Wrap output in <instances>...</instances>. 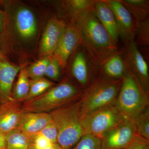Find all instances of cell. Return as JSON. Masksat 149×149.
<instances>
[{
  "mask_svg": "<svg viewBox=\"0 0 149 149\" xmlns=\"http://www.w3.org/2000/svg\"><path fill=\"white\" fill-rule=\"evenodd\" d=\"M83 91L64 79L40 95L22 102L24 112L49 113L80 100Z\"/></svg>",
  "mask_w": 149,
  "mask_h": 149,
  "instance_id": "6da1fadb",
  "label": "cell"
},
{
  "mask_svg": "<svg viewBox=\"0 0 149 149\" xmlns=\"http://www.w3.org/2000/svg\"><path fill=\"white\" fill-rule=\"evenodd\" d=\"M58 132L62 149H72L85 134L81 123L79 100L49 113Z\"/></svg>",
  "mask_w": 149,
  "mask_h": 149,
  "instance_id": "7a4b0ae2",
  "label": "cell"
},
{
  "mask_svg": "<svg viewBox=\"0 0 149 149\" xmlns=\"http://www.w3.org/2000/svg\"><path fill=\"white\" fill-rule=\"evenodd\" d=\"M114 102L125 117L133 120L149 107V92L135 74L127 72Z\"/></svg>",
  "mask_w": 149,
  "mask_h": 149,
  "instance_id": "3957f363",
  "label": "cell"
},
{
  "mask_svg": "<svg viewBox=\"0 0 149 149\" xmlns=\"http://www.w3.org/2000/svg\"><path fill=\"white\" fill-rule=\"evenodd\" d=\"M122 81L103 75L90 84L83 91L79 100L81 118L95 110L113 103L117 97Z\"/></svg>",
  "mask_w": 149,
  "mask_h": 149,
  "instance_id": "277c9868",
  "label": "cell"
},
{
  "mask_svg": "<svg viewBox=\"0 0 149 149\" xmlns=\"http://www.w3.org/2000/svg\"><path fill=\"white\" fill-rule=\"evenodd\" d=\"M114 102L95 110L81 118V124L85 134L101 139L107 132L125 120L126 117Z\"/></svg>",
  "mask_w": 149,
  "mask_h": 149,
  "instance_id": "5b68a950",
  "label": "cell"
},
{
  "mask_svg": "<svg viewBox=\"0 0 149 149\" xmlns=\"http://www.w3.org/2000/svg\"><path fill=\"white\" fill-rule=\"evenodd\" d=\"M78 29L84 40L98 52L111 51L114 48L108 33L91 10L78 15Z\"/></svg>",
  "mask_w": 149,
  "mask_h": 149,
  "instance_id": "8992f818",
  "label": "cell"
},
{
  "mask_svg": "<svg viewBox=\"0 0 149 149\" xmlns=\"http://www.w3.org/2000/svg\"><path fill=\"white\" fill-rule=\"evenodd\" d=\"M137 134L133 121L126 118L101 139L102 149H125Z\"/></svg>",
  "mask_w": 149,
  "mask_h": 149,
  "instance_id": "52a82bcc",
  "label": "cell"
},
{
  "mask_svg": "<svg viewBox=\"0 0 149 149\" xmlns=\"http://www.w3.org/2000/svg\"><path fill=\"white\" fill-rule=\"evenodd\" d=\"M66 26L63 22L56 19H51L45 28L41 40L40 55L51 56L56 49Z\"/></svg>",
  "mask_w": 149,
  "mask_h": 149,
  "instance_id": "ba28073f",
  "label": "cell"
},
{
  "mask_svg": "<svg viewBox=\"0 0 149 149\" xmlns=\"http://www.w3.org/2000/svg\"><path fill=\"white\" fill-rule=\"evenodd\" d=\"M23 102L16 100L8 101L0 104V133L6 135L18 127L24 112Z\"/></svg>",
  "mask_w": 149,
  "mask_h": 149,
  "instance_id": "9c48e42d",
  "label": "cell"
},
{
  "mask_svg": "<svg viewBox=\"0 0 149 149\" xmlns=\"http://www.w3.org/2000/svg\"><path fill=\"white\" fill-rule=\"evenodd\" d=\"M80 34L79 29L73 26L66 27L65 29L54 54V57L63 68H65L70 56L78 44Z\"/></svg>",
  "mask_w": 149,
  "mask_h": 149,
  "instance_id": "30bf717a",
  "label": "cell"
},
{
  "mask_svg": "<svg viewBox=\"0 0 149 149\" xmlns=\"http://www.w3.org/2000/svg\"><path fill=\"white\" fill-rule=\"evenodd\" d=\"M19 66L14 65L5 60L0 61V102L13 100L12 88L17 74L20 71Z\"/></svg>",
  "mask_w": 149,
  "mask_h": 149,
  "instance_id": "8fae6325",
  "label": "cell"
},
{
  "mask_svg": "<svg viewBox=\"0 0 149 149\" xmlns=\"http://www.w3.org/2000/svg\"><path fill=\"white\" fill-rule=\"evenodd\" d=\"M53 122L52 118L49 113L24 112L17 128L31 136L40 132Z\"/></svg>",
  "mask_w": 149,
  "mask_h": 149,
  "instance_id": "7c38bea8",
  "label": "cell"
},
{
  "mask_svg": "<svg viewBox=\"0 0 149 149\" xmlns=\"http://www.w3.org/2000/svg\"><path fill=\"white\" fill-rule=\"evenodd\" d=\"M15 27L19 35L22 39L29 40L37 32V20L34 14L29 8L21 7L17 11Z\"/></svg>",
  "mask_w": 149,
  "mask_h": 149,
  "instance_id": "4fadbf2b",
  "label": "cell"
},
{
  "mask_svg": "<svg viewBox=\"0 0 149 149\" xmlns=\"http://www.w3.org/2000/svg\"><path fill=\"white\" fill-rule=\"evenodd\" d=\"M96 16L106 29L113 42H117L120 28L112 11L107 3L98 1L95 4Z\"/></svg>",
  "mask_w": 149,
  "mask_h": 149,
  "instance_id": "5bb4252c",
  "label": "cell"
},
{
  "mask_svg": "<svg viewBox=\"0 0 149 149\" xmlns=\"http://www.w3.org/2000/svg\"><path fill=\"white\" fill-rule=\"evenodd\" d=\"M132 59L136 73L134 74L144 89L149 92V70L148 65L141 53L133 46Z\"/></svg>",
  "mask_w": 149,
  "mask_h": 149,
  "instance_id": "9a60e30c",
  "label": "cell"
},
{
  "mask_svg": "<svg viewBox=\"0 0 149 149\" xmlns=\"http://www.w3.org/2000/svg\"><path fill=\"white\" fill-rule=\"evenodd\" d=\"M72 73L83 91L88 88L90 85L89 72L86 59L83 53H78L75 56L72 63Z\"/></svg>",
  "mask_w": 149,
  "mask_h": 149,
  "instance_id": "2e32d148",
  "label": "cell"
},
{
  "mask_svg": "<svg viewBox=\"0 0 149 149\" xmlns=\"http://www.w3.org/2000/svg\"><path fill=\"white\" fill-rule=\"evenodd\" d=\"M105 2L112 11L119 28L121 27L125 30L130 29L133 24L132 16L130 12L123 4L117 1H107Z\"/></svg>",
  "mask_w": 149,
  "mask_h": 149,
  "instance_id": "e0dca14e",
  "label": "cell"
},
{
  "mask_svg": "<svg viewBox=\"0 0 149 149\" xmlns=\"http://www.w3.org/2000/svg\"><path fill=\"white\" fill-rule=\"evenodd\" d=\"M6 149H29V136L17 128L6 135Z\"/></svg>",
  "mask_w": 149,
  "mask_h": 149,
  "instance_id": "ac0fdd59",
  "label": "cell"
},
{
  "mask_svg": "<svg viewBox=\"0 0 149 149\" xmlns=\"http://www.w3.org/2000/svg\"><path fill=\"white\" fill-rule=\"evenodd\" d=\"M18 80L12 97L13 100L23 102L26 100L30 89V80L27 77L25 68L20 69Z\"/></svg>",
  "mask_w": 149,
  "mask_h": 149,
  "instance_id": "d6986e66",
  "label": "cell"
},
{
  "mask_svg": "<svg viewBox=\"0 0 149 149\" xmlns=\"http://www.w3.org/2000/svg\"><path fill=\"white\" fill-rule=\"evenodd\" d=\"M104 76L116 79L123 80L125 73L124 64L119 56L111 58L104 66Z\"/></svg>",
  "mask_w": 149,
  "mask_h": 149,
  "instance_id": "ffe728a7",
  "label": "cell"
},
{
  "mask_svg": "<svg viewBox=\"0 0 149 149\" xmlns=\"http://www.w3.org/2000/svg\"><path fill=\"white\" fill-rule=\"evenodd\" d=\"M54 85V83L44 77L30 80L29 93L25 101L29 100L40 95L53 87Z\"/></svg>",
  "mask_w": 149,
  "mask_h": 149,
  "instance_id": "44dd1931",
  "label": "cell"
},
{
  "mask_svg": "<svg viewBox=\"0 0 149 149\" xmlns=\"http://www.w3.org/2000/svg\"><path fill=\"white\" fill-rule=\"evenodd\" d=\"M132 121L138 135L149 141V107Z\"/></svg>",
  "mask_w": 149,
  "mask_h": 149,
  "instance_id": "7402d4cb",
  "label": "cell"
},
{
  "mask_svg": "<svg viewBox=\"0 0 149 149\" xmlns=\"http://www.w3.org/2000/svg\"><path fill=\"white\" fill-rule=\"evenodd\" d=\"M49 57H46L38 61L28 68L25 69L28 78L33 80L42 78L45 74L47 67L50 59Z\"/></svg>",
  "mask_w": 149,
  "mask_h": 149,
  "instance_id": "603a6c76",
  "label": "cell"
},
{
  "mask_svg": "<svg viewBox=\"0 0 149 149\" xmlns=\"http://www.w3.org/2000/svg\"><path fill=\"white\" fill-rule=\"evenodd\" d=\"M72 149H102L101 140L96 136L85 134Z\"/></svg>",
  "mask_w": 149,
  "mask_h": 149,
  "instance_id": "cb8c5ba5",
  "label": "cell"
},
{
  "mask_svg": "<svg viewBox=\"0 0 149 149\" xmlns=\"http://www.w3.org/2000/svg\"><path fill=\"white\" fill-rule=\"evenodd\" d=\"M60 67L57 60L54 57L50 56L45 75L53 80H57L60 75Z\"/></svg>",
  "mask_w": 149,
  "mask_h": 149,
  "instance_id": "d4e9b609",
  "label": "cell"
},
{
  "mask_svg": "<svg viewBox=\"0 0 149 149\" xmlns=\"http://www.w3.org/2000/svg\"><path fill=\"white\" fill-rule=\"evenodd\" d=\"M94 3V1L88 0H72L69 2L70 7L77 15L89 10Z\"/></svg>",
  "mask_w": 149,
  "mask_h": 149,
  "instance_id": "484cf974",
  "label": "cell"
},
{
  "mask_svg": "<svg viewBox=\"0 0 149 149\" xmlns=\"http://www.w3.org/2000/svg\"><path fill=\"white\" fill-rule=\"evenodd\" d=\"M37 133L44 136L52 143L58 144L57 130L54 122L47 125Z\"/></svg>",
  "mask_w": 149,
  "mask_h": 149,
  "instance_id": "4316f807",
  "label": "cell"
},
{
  "mask_svg": "<svg viewBox=\"0 0 149 149\" xmlns=\"http://www.w3.org/2000/svg\"><path fill=\"white\" fill-rule=\"evenodd\" d=\"M125 149H149V141L137 134Z\"/></svg>",
  "mask_w": 149,
  "mask_h": 149,
  "instance_id": "83f0119b",
  "label": "cell"
},
{
  "mask_svg": "<svg viewBox=\"0 0 149 149\" xmlns=\"http://www.w3.org/2000/svg\"><path fill=\"white\" fill-rule=\"evenodd\" d=\"M0 149H6V135L0 133Z\"/></svg>",
  "mask_w": 149,
  "mask_h": 149,
  "instance_id": "f1b7e54d",
  "label": "cell"
},
{
  "mask_svg": "<svg viewBox=\"0 0 149 149\" xmlns=\"http://www.w3.org/2000/svg\"><path fill=\"white\" fill-rule=\"evenodd\" d=\"M29 149H62L58 144H52L49 146L41 149H35L29 147Z\"/></svg>",
  "mask_w": 149,
  "mask_h": 149,
  "instance_id": "f546056e",
  "label": "cell"
},
{
  "mask_svg": "<svg viewBox=\"0 0 149 149\" xmlns=\"http://www.w3.org/2000/svg\"><path fill=\"white\" fill-rule=\"evenodd\" d=\"M4 22V15L2 12L0 10V32H1L3 29Z\"/></svg>",
  "mask_w": 149,
  "mask_h": 149,
  "instance_id": "4dcf8cb0",
  "label": "cell"
},
{
  "mask_svg": "<svg viewBox=\"0 0 149 149\" xmlns=\"http://www.w3.org/2000/svg\"><path fill=\"white\" fill-rule=\"evenodd\" d=\"M4 56H3V54L1 51V48H0V61L4 59Z\"/></svg>",
  "mask_w": 149,
  "mask_h": 149,
  "instance_id": "1f68e13d",
  "label": "cell"
},
{
  "mask_svg": "<svg viewBox=\"0 0 149 149\" xmlns=\"http://www.w3.org/2000/svg\"><path fill=\"white\" fill-rule=\"evenodd\" d=\"M1 104V102H0V104Z\"/></svg>",
  "mask_w": 149,
  "mask_h": 149,
  "instance_id": "d6a6232c",
  "label": "cell"
}]
</instances>
